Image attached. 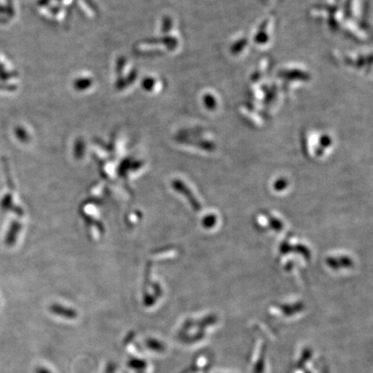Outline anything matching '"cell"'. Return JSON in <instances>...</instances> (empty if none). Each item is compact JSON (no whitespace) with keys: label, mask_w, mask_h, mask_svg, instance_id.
<instances>
[{"label":"cell","mask_w":373,"mask_h":373,"mask_svg":"<svg viewBox=\"0 0 373 373\" xmlns=\"http://www.w3.org/2000/svg\"><path fill=\"white\" fill-rule=\"evenodd\" d=\"M51 312L56 314L58 316L67 317L68 319H75L77 314H76L72 309H65L61 306L54 305L51 307Z\"/></svg>","instance_id":"1"},{"label":"cell","mask_w":373,"mask_h":373,"mask_svg":"<svg viewBox=\"0 0 373 373\" xmlns=\"http://www.w3.org/2000/svg\"><path fill=\"white\" fill-rule=\"evenodd\" d=\"M115 371H116V366H115V364H113V363H109L107 366L106 367L104 373H115Z\"/></svg>","instance_id":"4"},{"label":"cell","mask_w":373,"mask_h":373,"mask_svg":"<svg viewBox=\"0 0 373 373\" xmlns=\"http://www.w3.org/2000/svg\"><path fill=\"white\" fill-rule=\"evenodd\" d=\"M145 344L149 349L154 352H161L165 350V346L156 339H148L145 341Z\"/></svg>","instance_id":"3"},{"label":"cell","mask_w":373,"mask_h":373,"mask_svg":"<svg viewBox=\"0 0 373 373\" xmlns=\"http://www.w3.org/2000/svg\"><path fill=\"white\" fill-rule=\"evenodd\" d=\"M127 366H129L130 368H132V369L136 370L138 373H142V372H144V370L146 369L147 363L144 359H138V358H132V359H130L128 360Z\"/></svg>","instance_id":"2"},{"label":"cell","mask_w":373,"mask_h":373,"mask_svg":"<svg viewBox=\"0 0 373 373\" xmlns=\"http://www.w3.org/2000/svg\"><path fill=\"white\" fill-rule=\"evenodd\" d=\"M36 373H52L49 369H47L45 367H37L36 369Z\"/></svg>","instance_id":"5"}]
</instances>
